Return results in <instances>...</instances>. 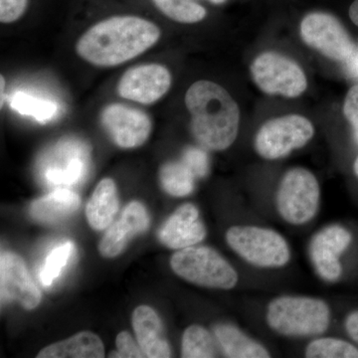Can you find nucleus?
<instances>
[{
  "mask_svg": "<svg viewBox=\"0 0 358 358\" xmlns=\"http://www.w3.org/2000/svg\"><path fill=\"white\" fill-rule=\"evenodd\" d=\"M315 134L312 122L300 115L275 117L263 124L255 138L257 154L263 159H282L305 147Z\"/></svg>",
  "mask_w": 358,
  "mask_h": 358,
  "instance_id": "0eeeda50",
  "label": "nucleus"
},
{
  "mask_svg": "<svg viewBox=\"0 0 358 358\" xmlns=\"http://www.w3.org/2000/svg\"><path fill=\"white\" fill-rule=\"evenodd\" d=\"M155 6L171 20L192 24L203 20L206 9L193 0H152Z\"/></svg>",
  "mask_w": 358,
  "mask_h": 358,
  "instance_id": "393cba45",
  "label": "nucleus"
},
{
  "mask_svg": "<svg viewBox=\"0 0 358 358\" xmlns=\"http://www.w3.org/2000/svg\"><path fill=\"white\" fill-rule=\"evenodd\" d=\"M192 115L193 136L208 150H227L236 141L240 110L232 96L220 85L207 80L195 82L185 94Z\"/></svg>",
  "mask_w": 358,
  "mask_h": 358,
  "instance_id": "f03ea898",
  "label": "nucleus"
},
{
  "mask_svg": "<svg viewBox=\"0 0 358 358\" xmlns=\"http://www.w3.org/2000/svg\"><path fill=\"white\" fill-rule=\"evenodd\" d=\"M320 201L319 181L303 167L287 171L275 193L278 212L286 222L293 225L310 222L317 215Z\"/></svg>",
  "mask_w": 358,
  "mask_h": 358,
  "instance_id": "423d86ee",
  "label": "nucleus"
},
{
  "mask_svg": "<svg viewBox=\"0 0 358 358\" xmlns=\"http://www.w3.org/2000/svg\"><path fill=\"white\" fill-rule=\"evenodd\" d=\"M218 343L210 331L199 324L185 329L181 341V357L183 358H211L218 355Z\"/></svg>",
  "mask_w": 358,
  "mask_h": 358,
  "instance_id": "5701e85b",
  "label": "nucleus"
},
{
  "mask_svg": "<svg viewBox=\"0 0 358 358\" xmlns=\"http://www.w3.org/2000/svg\"><path fill=\"white\" fill-rule=\"evenodd\" d=\"M301 37L308 46L334 61L345 62L355 55V46L345 26L331 14L312 13L301 20Z\"/></svg>",
  "mask_w": 358,
  "mask_h": 358,
  "instance_id": "9d476101",
  "label": "nucleus"
},
{
  "mask_svg": "<svg viewBox=\"0 0 358 358\" xmlns=\"http://www.w3.org/2000/svg\"><path fill=\"white\" fill-rule=\"evenodd\" d=\"M160 183L164 192L174 197H185L194 190L195 176L181 162H167L160 169Z\"/></svg>",
  "mask_w": 358,
  "mask_h": 358,
  "instance_id": "4be33fe9",
  "label": "nucleus"
},
{
  "mask_svg": "<svg viewBox=\"0 0 358 358\" xmlns=\"http://www.w3.org/2000/svg\"><path fill=\"white\" fill-rule=\"evenodd\" d=\"M250 70L258 88L268 95L296 98L307 90V77L301 66L277 52L260 54Z\"/></svg>",
  "mask_w": 358,
  "mask_h": 358,
  "instance_id": "1a4fd4ad",
  "label": "nucleus"
},
{
  "mask_svg": "<svg viewBox=\"0 0 358 358\" xmlns=\"http://www.w3.org/2000/svg\"><path fill=\"white\" fill-rule=\"evenodd\" d=\"M28 0H0V21L13 23L20 20L27 8Z\"/></svg>",
  "mask_w": 358,
  "mask_h": 358,
  "instance_id": "c756f323",
  "label": "nucleus"
},
{
  "mask_svg": "<svg viewBox=\"0 0 358 358\" xmlns=\"http://www.w3.org/2000/svg\"><path fill=\"white\" fill-rule=\"evenodd\" d=\"M350 17L358 27V0H355L350 7Z\"/></svg>",
  "mask_w": 358,
  "mask_h": 358,
  "instance_id": "473e14b6",
  "label": "nucleus"
},
{
  "mask_svg": "<svg viewBox=\"0 0 358 358\" xmlns=\"http://www.w3.org/2000/svg\"><path fill=\"white\" fill-rule=\"evenodd\" d=\"M105 346L102 339L91 331H81L65 341L46 346L38 358H103Z\"/></svg>",
  "mask_w": 358,
  "mask_h": 358,
  "instance_id": "412c9836",
  "label": "nucleus"
},
{
  "mask_svg": "<svg viewBox=\"0 0 358 358\" xmlns=\"http://www.w3.org/2000/svg\"><path fill=\"white\" fill-rule=\"evenodd\" d=\"M343 114L352 124L355 141L358 143V85L352 87L348 91L343 105Z\"/></svg>",
  "mask_w": 358,
  "mask_h": 358,
  "instance_id": "7c9ffc66",
  "label": "nucleus"
},
{
  "mask_svg": "<svg viewBox=\"0 0 358 358\" xmlns=\"http://www.w3.org/2000/svg\"><path fill=\"white\" fill-rule=\"evenodd\" d=\"M226 242L238 256L259 268L286 266L291 249L279 232L259 226H232L226 232Z\"/></svg>",
  "mask_w": 358,
  "mask_h": 358,
  "instance_id": "39448f33",
  "label": "nucleus"
},
{
  "mask_svg": "<svg viewBox=\"0 0 358 358\" xmlns=\"http://www.w3.org/2000/svg\"><path fill=\"white\" fill-rule=\"evenodd\" d=\"M331 315L329 305L320 299L282 296L268 303L266 320L275 333L289 338H310L329 329Z\"/></svg>",
  "mask_w": 358,
  "mask_h": 358,
  "instance_id": "7ed1b4c3",
  "label": "nucleus"
},
{
  "mask_svg": "<svg viewBox=\"0 0 358 358\" xmlns=\"http://www.w3.org/2000/svg\"><path fill=\"white\" fill-rule=\"evenodd\" d=\"M1 106L3 105V92H4V85H6V80H4L3 76H1Z\"/></svg>",
  "mask_w": 358,
  "mask_h": 358,
  "instance_id": "f704fd0d",
  "label": "nucleus"
},
{
  "mask_svg": "<svg viewBox=\"0 0 358 358\" xmlns=\"http://www.w3.org/2000/svg\"><path fill=\"white\" fill-rule=\"evenodd\" d=\"M308 358H358V348L343 339L320 338L308 343Z\"/></svg>",
  "mask_w": 358,
  "mask_h": 358,
  "instance_id": "a878e982",
  "label": "nucleus"
},
{
  "mask_svg": "<svg viewBox=\"0 0 358 358\" xmlns=\"http://www.w3.org/2000/svg\"><path fill=\"white\" fill-rule=\"evenodd\" d=\"M214 336L224 357L229 358L271 357L267 348L231 324L214 327Z\"/></svg>",
  "mask_w": 358,
  "mask_h": 358,
  "instance_id": "aec40b11",
  "label": "nucleus"
},
{
  "mask_svg": "<svg viewBox=\"0 0 358 358\" xmlns=\"http://www.w3.org/2000/svg\"><path fill=\"white\" fill-rule=\"evenodd\" d=\"M171 268L185 281L205 288L231 289L236 287L237 271L210 247H187L171 259Z\"/></svg>",
  "mask_w": 358,
  "mask_h": 358,
  "instance_id": "20e7f679",
  "label": "nucleus"
},
{
  "mask_svg": "<svg viewBox=\"0 0 358 358\" xmlns=\"http://www.w3.org/2000/svg\"><path fill=\"white\" fill-rule=\"evenodd\" d=\"M79 206L80 197L76 193L69 188H56L33 202L30 215L40 223L56 224L69 218Z\"/></svg>",
  "mask_w": 358,
  "mask_h": 358,
  "instance_id": "a211bd4d",
  "label": "nucleus"
},
{
  "mask_svg": "<svg viewBox=\"0 0 358 358\" xmlns=\"http://www.w3.org/2000/svg\"><path fill=\"white\" fill-rule=\"evenodd\" d=\"M119 210L117 186L112 178H103L98 183L86 206L90 226L95 230H105L112 225Z\"/></svg>",
  "mask_w": 358,
  "mask_h": 358,
  "instance_id": "6ab92c4d",
  "label": "nucleus"
},
{
  "mask_svg": "<svg viewBox=\"0 0 358 358\" xmlns=\"http://www.w3.org/2000/svg\"><path fill=\"white\" fill-rule=\"evenodd\" d=\"M115 345H117V352H112L115 355L113 357H147L141 350V346L136 345V341H134L128 331H122V333L117 334Z\"/></svg>",
  "mask_w": 358,
  "mask_h": 358,
  "instance_id": "c85d7f7f",
  "label": "nucleus"
},
{
  "mask_svg": "<svg viewBox=\"0 0 358 358\" xmlns=\"http://www.w3.org/2000/svg\"><path fill=\"white\" fill-rule=\"evenodd\" d=\"M10 108L21 115H30L39 122L51 121L58 113L57 103L16 92L10 98Z\"/></svg>",
  "mask_w": 358,
  "mask_h": 358,
  "instance_id": "b1692460",
  "label": "nucleus"
},
{
  "mask_svg": "<svg viewBox=\"0 0 358 358\" xmlns=\"http://www.w3.org/2000/svg\"><path fill=\"white\" fill-rule=\"evenodd\" d=\"M352 61V71L355 73L357 76H358V52L355 55L352 56V58L350 59Z\"/></svg>",
  "mask_w": 358,
  "mask_h": 358,
  "instance_id": "72a5a7b5",
  "label": "nucleus"
},
{
  "mask_svg": "<svg viewBox=\"0 0 358 358\" xmlns=\"http://www.w3.org/2000/svg\"><path fill=\"white\" fill-rule=\"evenodd\" d=\"M88 167V148L75 138H65L42 155L38 173L45 185L68 188L83 180Z\"/></svg>",
  "mask_w": 358,
  "mask_h": 358,
  "instance_id": "6e6552de",
  "label": "nucleus"
},
{
  "mask_svg": "<svg viewBox=\"0 0 358 358\" xmlns=\"http://www.w3.org/2000/svg\"><path fill=\"white\" fill-rule=\"evenodd\" d=\"M209 1H211L212 3L214 4H222L226 1V0H209Z\"/></svg>",
  "mask_w": 358,
  "mask_h": 358,
  "instance_id": "e433bc0d",
  "label": "nucleus"
},
{
  "mask_svg": "<svg viewBox=\"0 0 358 358\" xmlns=\"http://www.w3.org/2000/svg\"><path fill=\"white\" fill-rule=\"evenodd\" d=\"M101 122L117 147L136 148L148 141L152 122L143 110L112 103L103 110Z\"/></svg>",
  "mask_w": 358,
  "mask_h": 358,
  "instance_id": "f8f14e48",
  "label": "nucleus"
},
{
  "mask_svg": "<svg viewBox=\"0 0 358 358\" xmlns=\"http://www.w3.org/2000/svg\"><path fill=\"white\" fill-rule=\"evenodd\" d=\"M206 229L197 207L185 203L173 212L159 231L162 243L169 248L181 250L195 246L203 241Z\"/></svg>",
  "mask_w": 358,
  "mask_h": 358,
  "instance_id": "dca6fc26",
  "label": "nucleus"
},
{
  "mask_svg": "<svg viewBox=\"0 0 358 358\" xmlns=\"http://www.w3.org/2000/svg\"><path fill=\"white\" fill-rule=\"evenodd\" d=\"M1 301H15L25 310H34L41 301V293L34 284L24 261L11 252H2L0 258Z\"/></svg>",
  "mask_w": 358,
  "mask_h": 358,
  "instance_id": "4468645a",
  "label": "nucleus"
},
{
  "mask_svg": "<svg viewBox=\"0 0 358 358\" xmlns=\"http://www.w3.org/2000/svg\"><path fill=\"white\" fill-rule=\"evenodd\" d=\"M133 327L138 345L148 358L171 357V346L164 334L159 315L148 306H140L134 310Z\"/></svg>",
  "mask_w": 358,
  "mask_h": 358,
  "instance_id": "f3484780",
  "label": "nucleus"
},
{
  "mask_svg": "<svg viewBox=\"0 0 358 358\" xmlns=\"http://www.w3.org/2000/svg\"><path fill=\"white\" fill-rule=\"evenodd\" d=\"M160 38L155 23L138 16H114L92 26L76 44L78 55L98 67H115L152 48Z\"/></svg>",
  "mask_w": 358,
  "mask_h": 358,
  "instance_id": "f257e3e1",
  "label": "nucleus"
},
{
  "mask_svg": "<svg viewBox=\"0 0 358 358\" xmlns=\"http://www.w3.org/2000/svg\"><path fill=\"white\" fill-rule=\"evenodd\" d=\"M75 246L72 242H65L53 250L45 261L40 272V280L44 286L48 287L59 277L63 268L69 262L74 253Z\"/></svg>",
  "mask_w": 358,
  "mask_h": 358,
  "instance_id": "bb28decb",
  "label": "nucleus"
},
{
  "mask_svg": "<svg viewBox=\"0 0 358 358\" xmlns=\"http://www.w3.org/2000/svg\"><path fill=\"white\" fill-rule=\"evenodd\" d=\"M182 162L196 178H204L209 173L208 155L202 148H186L183 152Z\"/></svg>",
  "mask_w": 358,
  "mask_h": 358,
  "instance_id": "cd10ccee",
  "label": "nucleus"
},
{
  "mask_svg": "<svg viewBox=\"0 0 358 358\" xmlns=\"http://www.w3.org/2000/svg\"><path fill=\"white\" fill-rule=\"evenodd\" d=\"M150 217L147 209L141 202L133 201L127 205L121 218L112 223L103 235L99 251L105 258H115L124 252L133 238L148 228Z\"/></svg>",
  "mask_w": 358,
  "mask_h": 358,
  "instance_id": "2eb2a0df",
  "label": "nucleus"
},
{
  "mask_svg": "<svg viewBox=\"0 0 358 358\" xmlns=\"http://www.w3.org/2000/svg\"><path fill=\"white\" fill-rule=\"evenodd\" d=\"M345 327L348 336L358 343V310L350 313L346 317Z\"/></svg>",
  "mask_w": 358,
  "mask_h": 358,
  "instance_id": "2f4dec72",
  "label": "nucleus"
},
{
  "mask_svg": "<svg viewBox=\"0 0 358 358\" xmlns=\"http://www.w3.org/2000/svg\"><path fill=\"white\" fill-rule=\"evenodd\" d=\"M353 171H355V173L357 174L358 178V157L355 159V164H353Z\"/></svg>",
  "mask_w": 358,
  "mask_h": 358,
  "instance_id": "c9c22d12",
  "label": "nucleus"
},
{
  "mask_svg": "<svg viewBox=\"0 0 358 358\" xmlns=\"http://www.w3.org/2000/svg\"><path fill=\"white\" fill-rule=\"evenodd\" d=\"M171 72L164 66H136L122 75L117 91L127 100L150 105L166 95L171 88Z\"/></svg>",
  "mask_w": 358,
  "mask_h": 358,
  "instance_id": "ddd939ff",
  "label": "nucleus"
},
{
  "mask_svg": "<svg viewBox=\"0 0 358 358\" xmlns=\"http://www.w3.org/2000/svg\"><path fill=\"white\" fill-rule=\"evenodd\" d=\"M352 235L341 225H329L313 237L308 254L317 275L327 282H336L343 274L341 256L350 247Z\"/></svg>",
  "mask_w": 358,
  "mask_h": 358,
  "instance_id": "9b49d317",
  "label": "nucleus"
}]
</instances>
